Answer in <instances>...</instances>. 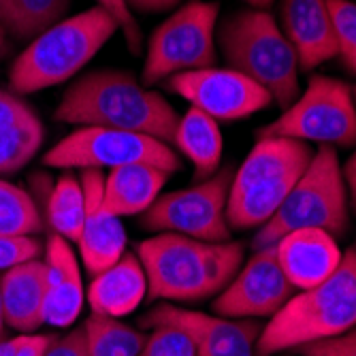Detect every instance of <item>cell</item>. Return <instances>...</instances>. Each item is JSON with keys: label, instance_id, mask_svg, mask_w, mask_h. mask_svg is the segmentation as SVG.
I'll use <instances>...</instances> for the list:
<instances>
[{"label": "cell", "instance_id": "1", "mask_svg": "<svg viewBox=\"0 0 356 356\" xmlns=\"http://www.w3.org/2000/svg\"><path fill=\"white\" fill-rule=\"evenodd\" d=\"M54 115L64 124L141 133L169 145L179 122L163 94L145 88L131 73L113 69L92 71L69 86Z\"/></svg>", "mask_w": 356, "mask_h": 356}, {"label": "cell", "instance_id": "2", "mask_svg": "<svg viewBox=\"0 0 356 356\" xmlns=\"http://www.w3.org/2000/svg\"><path fill=\"white\" fill-rule=\"evenodd\" d=\"M243 254V245L235 241H201L175 233H158L137 248L147 295L175 303L218 297L239 273Z\"/></svg>", "mask_w": 356, "mask_h": 356}, {"label": "cell", "instance_id": "3", "mask_svg": "<svg viewBox=\"0 0 356 356\" xmlns=\"http://www.w3.org/2000/svg\"><path fill=\"white\" fill-rule=\"evenodd\" d=\"M356 327V254L346 252L337 271L312 288L293 295L269 318L256 341V356L339 337Z\"/></svg>", "mask_w": 356, "mask_h": 356}, {"label": "cell", "instance_id": "4", "mask_svg": "<svg viewBox=\"0 0 356 356\" xmlns=\"http://www.w3.org/2000/svg\"><path fill=\"white\" fill-rule=\"evenodd\" d=\"M118 22L103 7H92L64 17L13 60L9 86L15 94H35L75 77L115 32Z\"/></svg>", "mask_w": 356, "mask_h": 356}, {"label": "cell", "instance_id": "5", "mask_svg": "<svg viewBox=\"0 0 356 356\" xmlns=\"http://www.w3.org/2000/svg\"><path fill=\"white\" fill-rule=\"evenodd\" d=\"M309 143L288 137H258L241 167L233 173L226 220L231 229L265 226L282 207L314 158Z\"/></svg>", "mask_w": 356, "mask_h": 356}, {"label": "cell", "instance_id": "6", "mask_svg": "<svg viewBox=\"0 0 356 356\" xmlns=\"http://www.w3.org/2000/svg\"><path fill=\"white\" fill-rule=\"evenodd\" d=\"M216 43L229 69L265 88L275 105L290 107L299 92V60L273 15L245 9L229 15L216 32Z\"/></svg>", "mask_w": 356, "mask_h": 356}, {"label": "cell", "instance_id": "7", "mask_svg": "<svg viewBox=\"0 0 356 356\" xmlns=\"http://www.w3.org/2000/svg\"><path fill=\"white\" fill-rule=\"evenodd\" d=\"M348 205L337 149L320 145L282 207L265 226L258 229L252 245L254 250L269 248L284 235L303 229H320L339 237L348 231L350 224Z\"/></svg>", "mask_w": 356, "mask_h": 356}, {"label": "cell", "instance_id": "8", "mask_svg": "<svg viewBox=\"0 0 356 356\" xmlns=\"http://www.w3.org/2000/svg\"><path fill=\"white\" fill-rule=\"evenodd\" d=\"M220 5L209 0H188L179 5L147 41L141 83L145 88L173 75L209 69L218 60Z\"/></svg>", "mask_w": 356, "mask_h": 356}, {"label": "cell", "instance_id": "9", "mask_svg": "<svg viewBox=\"0 0 356 356\" xmlns=\"http://www.w3.org/2000/svg\"><path fill=\"white\" fill-rule=\"evenodd\" d=\"M258 137H288L329 147L356 145V103L346 81L314 75L297 101L258 131Z\"/></svg>", "mask_w": 356, "mask_h": 356}, {"label": "cell", "instance_id": "10", "mask_svg": "<svg viewBox=\"0 0 356 356\" xmlns=\"http://www.w3.org/2000/svg\"><path fill=\"white\" fill-rule=\"evenodd\" d=\"M147 163L165 169L169 175L181 169L179 154L165 141L149 135L115 131L101 126H81L43 156V165L54 169L103 171L124 165Z\"/></svg>", "mask_w": 356, "mask_h": 356}, {"label": "cell", "instance_id": "11", "mask_svg": "<svg viewBox=\"0 0 356 356\" xmlns=\"http://www.w3.org/2000/svg\"><path fill=\"white\" fill-rule=\"evenodd\" d=\"M231 179L233 169L226 167L190 188L160 194L141 213L143 229L201 241H231V226L226 220Z\"/></svg>", "mask_w": 356, "mask_h": 356}, {"label": "cell", "instance_id": "12", "mask_svg": "<svg viewBox=\"0 0 356 356\" xmlns=\"http://www.w3.org/2000/svg\"><path fill=\"white\" fill-rule=\"evenodd\" d=\"M167 88L216 122L243 120L273 103L265 88L233 69L209 67L179 73L167 79Z\"/></svg>", "mask_w": 356, "mask_h": 356}, {"label": "cell", "instance_id": "13", "mask_svg": "<svg viewBox=\"0 0 356 356\" xmlns=\"http://www.w3.org/2000/svg\"><path fill=\"white\" fill-rule=\"evenodd\" d=\"M293 295L295 286L282 271L275 248L269 245L254 250L250 261L216 297L213 312L235 320L271 318Z\"/></svg>", "mask_w": 356, "mask_h": 356}, {"label": "cell", "instance_id": "14", "mask_svg": "<svg viewBox=\"0 0 356 356\" xmlns=\"http://www.w3.org/2000/svg\"><path fill=\"white\" fill-rule=\"evenodd\" d=\"M158 325L175 327L188 335L197 356H256V341L263 331L254 320L209 316L171 303L154 307L141 320L145 329Z\"/></svg>", "mask_w": 356, "mask_h": 356}, {"label": "cell", "instance_id": "15", "mask_svg": "<svg viewBox=\"0 0 356 356\" xmlns=\"http://www.w3.org/2000/svg\"><path fill=\"white\" fill-rule=\"evenodd\" d=\"M83 197H86V216L81 233L77 237L79 256L86 269L96 275L120 261L126 252V231L122 218L109 211L103 199V171H81L79 173Z\"/></svg>", "mask_w": 356, "mask_h": 356}, {"label": "cell", "instance_id": "16", "mask_svg": "<svg viewBox=\"0 0 356 356\" xmlns=\"http://www.w3.org/2000/svg\"><path fill=\"white\" fill-rule=\"evenodd\" d=\"M280 19L301 71H314L339 56L329 0H282Z\"/></svg>", "mask_w": 356, "mask_h": 356}, {"label": "cell", "instance_id": "17", "mask_svg": "<svg viewBox=\"0 0 356 356\" xmlns=\"http://www.w3.org/2000/svg\"><path fill=\"white\" fill-rule=\"evenodd\" d=\"M273 248L288 282L299 290L331 277L343 258L335 237L320 229L293 231L277 239Z\"/></svg>", "mask_w": 356, "mask_h": 356}, {"label": "cell", "instance_id": "18", "mask_svg": "<svg viewBox=\"0 0 356 356\" xmlns=\"http://www.w3.org/2000/svg\"><path fill=\"white\" fill-rule=\"evenodd\" d=\"M45 322L67 329L83 307V282L71 241L51 235L45 248Z\"/></svg>", "mask_w": 356, "mask_h": 356}, {"label": "cell", "instance_id": "19", "mask_svg": "<svg viewBox=\"0 0 356 356\" xmlns=\"http://www.w3.org/2000/svg\"><path fill=\"white\" fill-rule=\"evenodd\" d=\"M147 297V275L133 252H124L105 271L96 273L88 288V303L92 314L105 318H124L137 312Z\"/></svg>", "mask_w": 356, "mask_h": 356}, {"label": "cell", "instance_id": "20", "mask_svg": "<svg viewBox=\"0 0 356 356\" xmlns=\"http://www.w3.org/2000/svg\"><path fill=\"white\" fill-rule=\"evenodd\" d=\"M43 139L39 113L19 94L0 90V175L24 169L39 154Z\"/></svg>", "mask_w": 356, "mask_h": 356}, {"label": "cell", "instance_id": "21", "mask_svg": "<svg viewBox=\"0 0 356 356\" xmlns=\"http://www.w3.org/2000/svg\"><path fill=\"white\" fill-rule=\"evenodd\" d=\"M0 293L7 327L35 333L45 325V263L35 258L0 275Z\"/></svg>", "mask_w": 356, "mask_h": 356}, {"label": "cell", "instance_id": "22", "mask_svg": "<svg viewBox=\"0 0 356 356\" xmlns=\"http://www.w3.org/2000/svg\"><path fill=\"white\" fill-rule=\"evenodd\" d=\"M169 173L147 163L111 169L103 179V199L115 216H141L160 197Z\"/></svg>", "mask_w": 356, "mask_h": 356}, {"label": "cell", "instance_id": "23", "mask_svg": "<svg viewBox=\"0 0 356 356\" xmlns=\"http://www.w3.org/2000/svg\"><path fill=\"white\" fill-rule=\"evenodd\" d=\"M171 147L190 160L197 181L207 179L220 171L224 152L222 133L218 122L199 109L190 107L184 115H179Z\"/></svg>", "mask_w": 356, "mask_h": 356}, {"label": "cell", "instance_id": "24", "mask_svg": "<svg viewBox=\"0 0 356 356\" xmlns=\"http://www.w3.org/2000/svg\"><path fill=\"white\" fill-rule=\"evenodd\" d=\"M73 0H0V26L13 41H32L64 19Z\"/></svg>", "mask_w": 356, "mask_h": 356}, {"label": "cell", "instance_id": "25", "mask_svg": "<svg viewBox=\"0 0 356 356\" xmlns=\"http://www.w3.org/2000/svg\"><path fill=\"white\" fill-rule=\"evenodd\" d=\"M83 216H86V197H83L81 179L71 171H67L56 181L49 194L47 222L54 235L67 241H77L81 233Z\"/></svg>", "mask_w": 356, "mask_h": 356}, {"label": "cell", "instance_id": "26", "mask_svg": "<svg viewBox=\"0 0 356 356\" xmlns=\"http://www.w3.org/2000/svg\"><path fill=\"white\" fill-rule=\"evenodd\" d=\"M88 354L86 356H137L145 335L122 320L92 314L86 320Z\"/></svg>", "mask_w": 356, "mask_h": 356}, {"label": "cell", "instance_id": "27", "mask_svg": "<svg viewBox=\"0 0 356 356\" xmlns=\"http://www.w3.org/2000/svg\"><path fill=\"white\" fill-rule=\"evenodd\" d=\"M43 226V213L35 199L19 186L0 179V233L35 237Z\"/></svg>", "mask_w": 356, "mask_h": 356}, {"label": "cell", "instance_id": "28", "mask_svg": "<svg viewBox=\"0 0 356 356\" xmlns=\"http://www.w3.org/2000/svg\"><path fill=\"white\" fill-rule=\"evenodd\" d=\"M335 41L346 67L356 73V3L352 0H329Z\"/></svg>", "mask_w": 356, "mask_h": 356}, {"label": "cell", "instance_id": "29", "mask_svg": "<svg viewBox=\"0 0 356 356\" xmlns=\"http://www.w3.org/2000/svg\"><path fill=\"white\" fill-rule=\"evenodd\" d=\"M137 356H197V350L179 329L158 325L152 327Z\"/></svg>", "mask_w": 356, "mask_h": 356}, {"label": "cell", "instance_id": "30", "mask_svg": "<svg viewBox=\"0 0 356 356\" xmlns=\"http://www.w3.org/2000/svg\"><path fill=\"white\" fill-rule=\"evenodd\" d=\"M41 254V243L35 237H19L0 233V271H7L26 261H35Z\"/></svg>", "mask_w": 356, "mask_h": 356}, {"label": "cell", "instance_id": "31", "mask_svg": "<svg viewBox=\"0 0 356 356\" xmlns=\"http://www.w3.org/2000/svg\"><path fill=\"white\" fill-rule=\"evenodd\" d=\"M96 7H103L105 11H109L113 15L128 47H131L133 54H137L141 49V30L137 26L135 15L131 13V9L126 7L124 0H96Z\"/></svg>", "mask_w": 356, "mask_h": 356}, {"label": "cell", "instance_id": "32", "mask_svg": "<svg viewBox=\"0 0 356 356\" xmlns=\"http://www.w3.org/2000/svg\"><path fill=\"white\" fill-rule=\"evenodd\" d=\"M297 352L301 356H356V327L339 337L303 346Z\"/></svg>", "mask_w": 356, "mask_h": 356}, {"label": "cell", "instance_id": "33", "mask_svg": "<svg viewBox=\"0 0 356 356\" xmlns=\"http://www.w3.org/2000/svg\"><path fill=\"white\" fill-rule=\"evenodd\" d=\"M88 354V331L86 322L81 327L71 329L67 335L54 337L43 356H86Z\"/></svg>", "mask_w": 356, "mask_h": 356}, {"label": "cell", "instance_id": "34", "mask_svg": "<svg viewBox=\"0 0 356 356\" xmlns=\"http://www.w3.org/2000/svg\"><path fill=\"white\" fill-rule=\"evenodd\" d=\"M51 341H54V335H41V333H19V335L15 337V350H13V356H43Z\"/></svg>", "mask_w": 356, "mask_h": 356}, {"label": "cell", "instance_id": "35", "mask_svg": "<svg viewBox=\"0 0 356 356\" xmlns=\"http://www.w3.org/2000/svg\"><path fill=\"white\" fill-rule=\"evenodd\" d=\"M126 7L131 9V13H143V15H152V13H165L171 9H177L184 0H124Z\"/></svg>", "mask_w": 356, "mask_h": 356}, {"label": "cell", "instance_id": "36", "mask_svg": "<svg viewBox=\"0 0 356 356\" xmlns=\"http://www.w3.org/2000/svg\"><path fill=\"white\" fill-rule=\"evenodd\" d=\"M341 173H343V184H346V192H348V203L356 211V149L348 158V163L343 165Z\"/></svg>", "mask_w": 356, "mask_h": 356}, {"label": "cell", "instance_id": "37", "mask_svg": "<svg viewBox=\"0 0 356 356\" xmlns=\"http://www.w3.org/2000/svg\"><path fill=\"white\" fill-rule=\"evenodd\" d=\"M9 51H11V39L5 32V28L0 26V64H3V60L9 56Z\"/></svg>", "mask_w": 356, "mask_h": 356}, {"label": "cell", "instance_id": "38", "mask_svg": "<svg viewBox=\"0 0 356 356\" xmlns=\"http://www.w3.org/2000/svg\"><path fill=\"white\" fill-rule=\"evenodd\" d=\"M13 350H15V337L0 339V356H13Z\"/></svg>", "mask_w": 356, "mask_h": 356}, {"label": "cell", "instance_id": "39", "mask_svg": "<svg viewBox=\"0 0 356 356\" xmlns=\"http://www.w3.org/2000/svg\"><path fill=\"white\" fill-rule=\"evenodd\" d=\"M245 3H248L252 9H265V11H267V7L273 5V0H245Z\"/></svg>", "mask_w": 356, "mask_h": 356}, {"label": "cell", "instance_id": "40", "mask_svg": "<svg viewBox=\"0 0 356 356\" xmlns=\"http://www.w3.org/2000/svg\"><path fill=\"white\" fill-rule=\"evenodd\" d=\"M5 327H7V320H5V307H3V293H0V339L5 335Z\"/></svg>", "mask_w": 356, "mask_h": 356}, {"label": "cell", "instance_id": "41", "mask_svg": "<svg viewBox=\"0 0 356 356\" xmlns=\"http://www.w3.org/2000/svg\"><path fill=\"white\" fill-rule=\"evenodd\" d=\"M352 96H354V103H356V86L352 88Z\"/></svg>", "mask_w": 356, "mask_h": 356}, {"label": "cell", "instance_id": "42", "mask_svg": "<svg viewBox=\"0 0 356 356\" xmlns=\"http://www.w3.org/2000/svg\"><path fill=\"white\" fill-rule=\"evenodd\" d=\"M354 254H356V248H354Z\"/></svg>", "mask_w": 356, "mask_h": 356}]
</instances>
